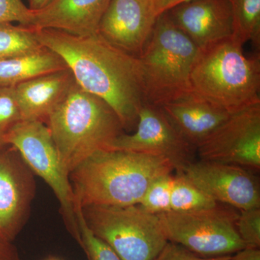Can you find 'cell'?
Segmentation results:
<instances>
[{
	"instance_id": "6da1fadb",
	"label": "cell",
	"mask_w": 260,
	"mask_h": 260,
	"mask_svg": "<svg viewBox=\"0 0 260 260\" xmlns=\"http://www.w3.org/2000/svg\"><path fill=\"white\" fill-rule=\"evenodd\" d=\"M43 47L58 54L85 91L107 102L126 133L136 128L144 103L139 61L99 34L80 37L55 29H34Z\"/></svg>"
},
{
	"instance_id": "7a4b0ae2",
	"label": "cell",
	"mask_w": 260,
	"mask_h": 260,
	"mask_svg": "<svg viewBox=\"0 0 260 260\" xmlns=\"http://www.w3.org/2000/svg\"><path fill=\"white\" fill-rule=\"evenodd\" d=\"M175 172L168 159L121 150L97 152L69 174L75 209L138 205L150 184Z\"/></svg>"
},
{
	"instance_id": "3957f363",
	"label": "cell",
	"mask_w": 260,
	"mask_h": 260,
	"mask_svg": "<svg viewBox=\"0 0 260 260\" xmlns=\"http://www.w3.org/2000/svg\"><path fill=\"white\" fill-rule=\"evenodd\" d=\"M46 124L68 176L94 153L110 150L114 140L125 133L112 108L75 80Z\"/></svg>"
},
{
	"instance_id": "277c9868",
	"label": "cell",
	"mask_w": 260,
	"mask_h": 260,
	"mask_svg": "<svg viewBox=\"0 0 260 260\" xmlns=\"http://www.w3.org/2000/svg\"><path fill=\"white\" fill-rule=\"evenodd\" d=\"M242 47L229 37L198 49L191 68V90L231 113L260 104L259 53Z\"/></svg>"
},
{
	"instance_id": "5b68a950",
	"label": "cell",
	"mask_w": 260,
	"mask_h": 260,
	"mask_svg": "<svg viewBox=\"0 0 260 260\" xmlns=\"http://www.w3.org/2000/svg\"><path fill=\"white\" fill-rule=\"evenodd\" d=\"M198 51L167 12L159 15L138 57L144 103L160 107L190 92L191 68Z\"/></svg>"
},
{
	"instance_id": "8992f818",
	"label": "cell",
	"mask_w": 260,
	"mask_h": 260,
	"mask_svg": "<svg viewBox=\"0 0 260 260\" xmlns=\"http://www.w3.org/2000/svg\"><path fill=\"white\" fill-rule=\"evenodd\" d=\"M80 209L88 229L121 260H153L169 242L158 215L138 205Z\"/></svg>"
},
{
	"instance_id": "52a82bcc",
	"label": "cell",
	"mask_w": 260,
	"mask_h": 260,
	"mask_svg": "<svg viewBox=\"0 0 260 260\" xmlns=\"http://www.w3.org/2000/svg\"><path fill=\"white\" fill-rule=\"evenodd\" d=\"M239 214L219 205L210 209L158 214L169 242L205 257L232 255L246 248L238 234Z\"/></svg>"
},
{
	"instance_id": "ba28073f",
	"label": "cell",
	"mask_w": 260,
	"mask_h": 260,
	"mask_svg": "<svg viewBox=\"0 0 260 260\" xmlns=\"http://www.w3.org/2000/svg\"><path fill=\"white\" fill-rule=\"evenodd\" d=\"M3 141L15 147L34 174L50 186L59 200L67 229L80 245L74 194L47 124L37 121H20L5 135Z\"/></svg>"
},
{
	"instance_id": "9c48e42d",
	"label": "cell",
	"mask_w": 260,
	"mask_h": 260,
	"mask_svg": "<svg viewBox=\"0 0 260 260\" xmlns=\"http://www.w3.org/2000/svg\"><path fill=\"white\" fill-rule=\"evenodd\" d=\"M200 160L260 169V104L233 112L196 149Z\"/></svg>"
},
{
	"instance_id": "30bf717a",
	"label": "cell",
	"mask_w": 260,
	"mask_h": 260,
	"mask_svg": "<svg viewBox=\"0 0 260 260\" xmlns=\"http://www.w3.org/2000/svg\"><path fill=\"white\" fill-rule=\"evenodd\" d=\"M110 150L150 154L168 159L175 172H181L194 162L196 149L174 129L161 109L143 103L138 113L134 133H124L111 145Z\"/></svg>"
},
{
	"instance_id": "8fae6325",
	"label": "cell",
	"mask_w": 260,
	"mask_h": 260,
	"mask_svg": "<svg viewBox=\"0 0 260 260\" xmlns=\"http://www.w3.org/2000/svg\"><path fill=\"white\" fill-rule=\"evenodd\" d=\"M34 174L18 150L0 149V239L13 242L29 216L36 194Z\"/></svg>"
},
{
	"instance_id": "7c38bea8",
	"label": "cell",
	"mask_w": 260,
	"mask_h": 260,
	"mask_svg": "<svg viewBox=\"0 0 260 260\" xmlns=\"http://www.w3.org/2000/svg\"><path fill=\"white\" fill-rule=\"evenodd\" d=\"M177 173L220 204L239 210L260 208L259 181L245 168L199 160Z\"/></svg>"
},
{
	"instance_id": "4fadbf2b",
	"label": "cell",
	"mask_w": 260,
	"mask_h": 260,
	"mask_svg": "<svg viewBox=\"0 0 260 260\" xmlns=\"http://www.w3.org/2000/svg\"><path fill=\"white\" fill-rule=\"evenodd\" d=\"M158 17L152 0H110L98 32L112 45L138 57Z\"/></svg>"
},
{
	"instance_id": "5bb4252c",
	"label": "cell",
	"mask_w": 260,
	"mask_h": 260,
	"mask_svg": "<svg viewBox=\"0 0 260 260\" xmlns=\"http://www.w3.org/2000/svg\"><path fill=\"white\" fill-rule=\"evenodd\" d=\"M167 13L198 49L232 37V10L228 0H189Z\"/></svg>"
},
{
	"instance_id": "9a60e30c",
	"label": "cell",
	"mask_w": 260,
	"mask_h": 260,
	"mask_svg": "<svg viewBox=\"0 0 260 260\" xmlns=\"http://www.w3.org/2000/svg\"><path fill=\"white\" fill-rule=\"evenodd\" d=\"M159 108L177 133L195 149L232 114L192 90Z\"/></svg>"
},
{
	"instance_id": "2e32d148",
	"label": "cell",
	"mask_w": 260,
	"mask_h": 260,
	"mask_svg": "<svg viewBox=\"0 0 260 260\" xmlns=\"http://www.w3.org/2000/svg\"><path fill=\"white\" fill-rule=\"evenodd\" d=\"M110 0H53L32 11L30 28L55 29L80 37L93 35Z\"/></svg>"
},
{
	"instance_id": "e0dca14e",
	"label": "cell",
	"mask_w": 260,
	"mask_h": 260,
	"mask_svg": "<svg viewBox=\"0 0 260 260\" xmlns=\"http://www.w3.org/2000/svg\"><path fill=\"white\" fill-rule=\"evenodd\" d=\"M74 81V77L68 68L41 75L15 86L23 121L46 124L51 113L64 99Z\"/></svg>"
},
{
	"instance_id": "ac0fdd59",
	"label": "cell",
	"mask_w": 260,
	"mask_h": 260,
	"mask_svg": "<svg viewBox=\"0 0 260 260\" xmlns=\"http://www.w3.org/2000/svg\"><path fill=\"white\" fill-rule=\"evenodd\" d=\"M68 68L60 56L44 47L0 60V88H14L41 75Z\"/></svg>"
},
{
	"instance_id": "d6986e66",
	"label": "cell",
	"mask_w": 260,
	"mask_h": 260,
	"mask_svg": "<svg viewBox=\"0 0 260 260\" xmlns=\"http://www.w3.org/2000/svg\"><path fill=\"white\" fill-rule=\"evenodd\" d=\"M232 15V39L244 45L252 42L259 53L260 0H228Z\"/></svg>"
},
{
	"instance_id": "ffe728a7",
	"label": "cell",
	"mask_w": 260,
	"mask_h": 260,
	"mask_svg": "<svg viewBox=\"0 0 260 260\" xmlns=\"http://www.w3.org/2000/svg\"><path fill=\"white\" fill-rule=\"evenodd\" d=\"M173 177L170 194V212H191L210 209L217 203L187 180L181 173Z\"/></svg>"
},
{
	"instance_id": "44dd1931",
	"label": "cell",
	"mask_w": 260,
	"mask_h": 260,
	"mask_svg": "<svg viewBox=\"0 0 260 260\" xmlns=\"http://www.w3.org/2000/svg\"><path fill=\"white\" fill-rule=\"evenodd\" d=\"M43 47L30 27L12 23H0V60L38 51Z\"/></svg>"
},
{
	"instance_id": "7402d4cb",
	"label": "cell",
	"mask_w": 260,
	"mask_h": 260,
	"mask_svg": "<svg viewBox=\"0 0 260 260\" xmlns=\"http://www.w3.org/2000/svg\"><path fill=\"white\" fill-rule=\"evenodd\" d=\"M174 174L161 176L150 184L138 205L153 214L170 212V194Z\"/></svg>"
},
{
	"instance_id": "603a6c76",
	"label": "cell",
	"mask_w": 260,
	"mask_h": 260,
	"mask_svg": "<svg viewBox=\"0 0 260 260\" xmlns=\"http://www.w3.org/2000/svg\"><path fill=\"white\" fill-rule=\"evenodd\" d=\"M79 227L80 245L86 253L88 260H121L112 248L91 232L84 220L81 210L75 208Z\"/></svg>"
},
{
	"instance_id": "cb8c5ba5",
	"label": "cell",
	"mask_w": 260,
	"mask_h": 260,
	"mask_svg": "<svg viewBox=\"0 0 260 260\" xmlns=\"http://www.w3.org/2000/svg\"><path fill=\"white\" fill-rule=\"evenodd\" d=\"M21 121L14 88H0V140Z\"/></svg>"
},
{
	"instance_id": "d4e9b609",
	"label": "cell",
	"mask_w": 260,
	"mask_h": 260,
	"mask_svg": "<svg viewBox=\"0 0 260 260\" xmlns=\"http://www.w3.org/2000/svg\"><path fill=\"white\" fill-rule=\"evenodd\" d=\"M236 226L246 247L260 246V208L240 210Z\"/></svg>"
},
{
	"instance_id": "484cf974",
	"label": "cell",
	"mask_w": 260,
	"mask_h": 260,
	"mask_svg": "<svg viewBox=\"0 0 260 260\" xmlns=\"http://www.w3.org/2000/svg\"><path fill=\"white\" fill-rule=\"evenodd\" d=\"M32 20V10L22 0H0V23L17 22L29 27Z\"/></svg>"
},
{
	"instance_id": "4316f807",
	"label": "cell",
	"mask_w": 260,
	"mask_h": 260,
	"mask_svg": "<svg viewBox=\"0 0 260 260\" xmlns=\"http://www.w3.org/2000/svg\"><path fill=\"white\" fill-rule=\"evenodd\" d=\"M232 255L205 257L194 254L179 244L168 242L153 260H232Z\"/></svg>"
},
{
	"instance_id": "83f0119b",
	"label": "cell",
	"mask_w": 260,
	"mask_h": 260,
	"mask_svg": "<svg viewBox=\"0 0 260 260\" xmlns=\"http://www.w3.org/2000/svg\"><path fill=\"white\" fill-rule=\"evenodd\" d=\"M0 260H21L16 247L12 242L0 239Z\"/></svg>"
},
{
	"instance_id": "f1b7e54d",
	"label": "cell",
	"mask_w": 260,
	"mask_h": 260,
	"mask_svg": "<svg viewBox=\"0 0 260 260\" xmlns=\"http://www.w3.org/2000/svg\"><path fill=\"white\" fill-rule=\"evenodd\" d=\"M234 254L232 260H260V249L258 248L246 247Z\"/></svg>"
},
{
	"instance_id": "f546056e",
	"label": "cell",
	"mask_w": 260,
	"mask_h": 260,
	"mask_svg": "<svg viewBox=\"0 0 260 260\" xmlns=\"http://www.w3.org/2000/svg\"><path fill=\"white\" fill-rule=\"evenodd\" d=\"M186 1L189 0H152L155 13L158 16L170 10L171 8H174L176 5Z\"/></svg>"
},
{
	"instance_id": "4dcf8cb0",
	"label": "cell",
	"mask_w": 260,
	"mask_h": 260,
	"mask_svg": "<svg viewBox=\"0 0 260 260\" xmlns=\"http://www.w3.org/2000/svg\"><path fill=\"white\" fill-rule=\"evenodd\" d=\"M53 0H28V8L32 11L42 9L51 3Z\"/></svg>"
},
{
	"instance_id": "1f68e13d",
	"label": "cell",
	"mask_w": 260,
	"mask_h": 260,
	"mask_svg": "<svg viewBox=\"0 0 260 260\" xmlns=\"http://www.w3.org/2000/svg\"><path fill=\"white\" fill-rule=\"evenodd\" d=\"M5 144H6V143H5L3 140H0V149L3 148V147L4 146Z\"/></svg>"
},
{
	"instance_id": "d6a6232c",
	"label": "cell",
	"mask_w": 260,
	"mask_h": 260,
	"mask_svg": "<svg viewBox=\"0 0 260 260\" xmlns=\"http://www.w3.org/2000/svg\"><path fill=\"white\" fill-rule=\"evenodd\" d=\"M52 260H56V259H52Z\"/></svg>"
}]
</instances>
